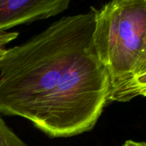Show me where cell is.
I'll return each mask as SVG.
<instances>
[{
	"label": "cell",
	"instance_id": "cell-1",
	"mask_svg": "<svg viewBox=\"0 0 146 146\" xmlns=\"http://www.w3.org/2000/svg\"><path fill=\"white\" fill-rule=\"evenodd\" d=\"M94 25L91 9L64 16L7 49L0 65V115L24 118L51 138L92 131L110 92Z\"/></svg>",
	"mask_w": 146,
	"mask_h": 146
},
{
	"label": "cell",
	"instance_id": "cell-2",
	"mask_svg": "<svg viewBox=\"0 0 146 146\" xmlns=\"http://www.w3.org/2000/svg\"><path fill=\"white\" fill-rule=\"evenodd\" d=\"M94 14L93 41L109 81L108 104L146 96V1L113 0Z\"/></svg>",
	"mask_w": 146,
	"mask_h": 146
},
{
	"label": "cell",
	"instance_id": "cell-3",
	"mask_svg": "<svg viewBox=\"0 0 146 146\" xmlns=\"http://www.w3.org/2000/svg\"><path fill=\"white\" fill-rule=\"evenodd\" d=\"M70 3L69 0H0V33L58 15Z\"/></svg>",
	"mask_w": 146,
	"mask_h": 146
},
{
	"label": "cell",
	"instance_id": "cell-4",
	"mask_svg": "<svg viewBox=\"0 0 146 146\" xmlns=\"http://www.w3.org/2000/svg\"><path fill=\"white\" fill-rule=\"evenodd\" d=\"M0 146H29L8 126L0 115Z\"/></svg>",
	"mask_w": 146,
	"mask_h": 146
},
{
	"label": "cell",
	"instance_id": "cell-5",
	"mask_svg": "<svg viewBox=\"0 0 146 146\" xmlns=\"http://www.w3.org/2000/svg\"><path fill=\"white\" fill-rule=\"evenodd\" d=\"M19 35L18 31H6L0 33V65L7 53V46L17 38Z\"/></svg>",
	"mask_w": 146,
	"mask_h": 146
},
{
	"label": "cell",
	"instance_id": "cell-6",
	"mask_svg": "<svg viewBox=\"0 0 146 146\" xmlns=\"http://www.w3.org/2000/svg\"><path fill=\"white\" fill-rule=\"evenodd\" d=\"M122 146H146V143L145 142H138L132 140H128L125 141Z\"/></svg>",
	"mask_w": 146,
	"mask_h": 146
}]
</instances>
